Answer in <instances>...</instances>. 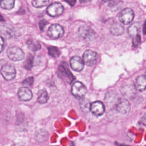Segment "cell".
<instances>
[{
  "instance_id": "cell-1",
  "label": "cell",
  "mask_w": 146,
  "mask_h": 146,
  "mask_svg": "<svg viewBox=\"0 0 146 146\" xmlns=\"http://www.w3.org/2000/svg\"><path fill=\"white\" fill-rule=\"evenodd\" d=\"M58 76L65 80L68 83H71L75 79V77L70 71L67 67V65L65 62L62 63L58 67Z\"/></svg>"
},
{
  "instance_id": "cell-2",
  "label": "cell",
  "mask_w": 146,
  "mask_h": 146,
  "mask_svg": "<svg viewBox=\"0 0 146 146\" xmlns=\"http://www.w3.org/2000/svg\"><path fill=\"white\" fill-rule=\"evenodd\" d=\"M71 92L75 98L82 99L87 92V88L82 82L77 81L73 83Z\"/></svg>"
},
{
  "instance_id": "cell-3",
  "label": "cell",
  "mask_w": 146,
  "mask_h": 146,
  "mask_svg": "<svg viewBox=\"0 0 146 146\" xmlns=\"http://www.w3.org/2000/svg\"><path fill=\"white\" fill-rule=\"evenodd\" d=\"M7 54L9 58L13 61H18L24 58V52L18 47L12 46L7 49Z\"/></svg>"
},
{
  "instance_id": "cell-4",
  "label": "cell",
  "mask_w": 146,
  "mask_h": 146,
  "mask_svg": "<svg viewBox=\"0 0 146 146\" xmlns=\"http://www.w3.org/2000/svg\"><path fill=\"white\" fill-rule=\"evenodd\" d=\"M79 35L87 41H91L95 37V31L89 26L84 25L79 27L78 30Z\"/></svg>"
},
{
  "instance_id": "cell-5",
  "label": "cell",
  "mask_w": 146,
  "mask_h": 146,
  "mask_svg": "<svg viewBox=\"0 0 146 146\" xmlns=\"http://www.w3.org/2000/svg\"><path fill=\"white\" fill-rule=\"evenodd\" d=\"M64 29L59 24H52L48 28L47 31L48 35L52 39H58L63 36Z\"/></svg>"
},
{
  "instance_id": "cell-6",
  "label": "cell",
  "mask_w": 146,
  "mask_h": 146,
  "mask_svg": "<svg viewBox=\"0 0 146 146\" xmlns=\"http://www.w3.org/2000/svg\"><path fill=\"white\" fill-rule=\"evenodd\" d=\"M134 16V13L131 9L125 8L119 14V19L124 25H128L132 21Z\"/></svg>"
},
{
  "instance_id": "cell-7",
  "label": "cell",
  "mask_w": 146,
  "mask_h": 146,
  "mask_svg": "<svg viewBox=\"0 0 146 146\" xmlns=\"http://www.w3.org/2000/svg\"><path fill=\"white\" fill-rule=\"evenodd\" d=\"M64 11L63 5L59 2L51 3L47 9V13L51 17H58Z\"/></svg>"
},
{
  "instance_id": "cell-8",
  "label": "cell",
  "mask_w": 146,
  "mask_h": 146,
  "mask_svg": "<svg viewBox=\"0 0 146 146\" xmlns=\"http://www.w3.org/2000/svg\"><path fill=\"white\" fill-rule=\"evenodd\" d=\"M1 74L6 80H11L16 75V71L13 66L6 64L1 68Z\"/></svg>"
},
{
  "instance_id": "cell-9",
  "label": "cell",
  "mask_w": 146,
  "mask_h": 146,
  "mask_svg": "<svg viewBox=\"0 0 146 146\" xmlns=\"http://www.w3.org/2000/svg\"><path fill=\"white\" fill-rule=\"evenodd\" d=\"M116 110L121 114H127L131 108L129 102L125 99H120L116 102L115 105Z\"/></svg>"
},
{
  "instance_id": "cell-10",
  "label": "cell",
  "mask_w": 146,
  "mask_h": 146,
  "mask_svg": "<svg viewBox=\"0 0 146 146\" xmlns=\"http://www.w3.org/2000/svg\"><path fill=\"white\" fill-rule=\"evenodd\" d=\"M83 61L84 63L88 66H92L94 65L97 60V55L96 53L92 50H87L83 54Z\"/></svg>"
},
{
  "instance_id": "cell-11",
  "label": "cell",
  "mask_w": 146,
  "mask_h": 146,
  "mask_svg": "<svg viewBox=\"0 0 146 146\" xmlns=\"http://www.w3.org/2000/svg\"><path fill=\"white\" fill-rule=\"evenodd\" d=\"M90 111L96 116H101L105 112V107L102 102L96 101L91 103Z\"/></svg>"
},
{
  "instance_id": "cell-12",
  "label": "cell",
  "mask_w": 146,
  "mask_h": 146,
  "mask_svg": "<svg viewBox=\"0 0 146 146\" xmlns=\"http://www.w3.org/2000/svg\"><path fill=\"white\" fill-rule=\"evenodd\" d=\"M84 62L83 59L79 56H74L70 60V66L71 68L75 71H80L84 68Z\"/></svg>"
},
{
  "instance_id": "cell-13",
  "label": "cell",
  "mask_w": 146,
  "mask_h": 146,
  "mask_svg": "<svg viewBox=\"0 0 146 146\" xmlns=\"http://www.w3.org/2000/svg\"><path fill=\"white\" fill-rule=\"evenodd\" d=\"M18 98L23 101H29L31 99L33 94L31 91L27 87H23L19 89L18 91Z\"/></svg>"
},
{
  "instance_id": "cell-14",
  "label": "cell",
  "mask_w": 146,
  "mask_h": 146,
  "mask_svg": "<svg viewBox=\"0 0 146 146\" xmlns=\"http://www.w3.org/2000/svg\"><path fill=\"white\" fill-rule=\"evenodd\" d=\"M135 87L136 90L139 91H143L146 90V76L145 75H140L136 78Z\"/></svg>"
},
{
  "instance_id": "cell-15",
  "label": "cell",
  "mask_w": 146,
  "mask_h": 146,
  "mask_svg": "<svg viewBox=\"0 0 146 146\" xmlns=\"http://www.w3.org/2000/svg\"><path fill=\"white\" fill-rule=\"evenodd\" d=\"M140 29V23L138 22H135L132 23L128 28V33L132 38L136 36L139 34V31Z\"/></svg>"
},
{
  "instance_id": "cell-16",
  "label": "cell",
  "mask_w": 146,
  "mask_h": 146,
  "mask_svg": "<svg viewBox=\"0 0 146 146\" xmlns=\"http://www.w3.org/2000/svg\"><path fill=\"white\" fill-rule=\"evenodd\" d=\"M124 32L123 26L119 23H113L111 27V33L113 35H120Z\"/></svg>"
},
{
  "instance_id": "cell-17",
  "label": "cell",
  "mask_w": 146,
  "mask_h": 146,
  "mask_svg": "<svg viewBox=\"0 0 146 146\" xmlns=\"http://www.w3.org/2000/svg\"><path fill=\"white\" fill-rule=\"evenodd\" d=\"M80 107L81 110L84 112H88L90 111L91 108V103L89 100L87 98H83L80 99L79 102Z\"/></svg>"
},
{
  "instance_id": "cell-18",
  "label": "cell",
  "mask_w": 146,
  "mask_h": 146,
  "mask_svg": "<svg viewBox=\"0 0 146 146\" xmlns=\"http://www.w3.org/2000/svg\"><path fill=\"white\" fill-rule=\"evenodd\" d=\"M48 95L47 91L44 90H42L39 91L37 101L40 104H44L47 103L48 100Z\"/></svg>"
},
{
  "instance_id": "cell-19",
  "label": "cell",
  "mask_w": 146,
  "mask_h": 146,
  "mask_svg": "<svg viewBox=\"0 0 146 146\" xmlns=\"http://www.w3.org/2000/svg\"><path fill=\"white\" fill-rule=\"evenodd\" d=\"M15 0H1V6L2 9L10 10L14 6Z\"/></svg>"
},
{
  "instance_id": "cell-20",
  "label": "cell",
  "mask_w": 146,
  "mask_h": 146,
  "mask_svg": "<svg viewBox=\"0 0 146 146\" xmlns=\"http://www.w3.org/2000/svg\"><path fill=\"white\" fill-rule=\"evenodd\" d=\"M49 2V0H32L31 3L34 7L40 8L46 6Z\"/></svg>"
},
{
  "instance_id": "cell-21",
  "label": "cell",
  "mask_w": 146,
  "mask_h": 146,
  "mask_svg": "<svg viewBox=\"0 0 146 146\" xmlns=\"http://www.w3.org/2000/svg\"><path fill=\"white\" fill-rule=\"evenodd\" d=\"M29 48L33 51H36L39 50L41 47L40 44L38 42H35L34 40H29L27 43Z\"/></svg>"
},
{
  "instance_id": "cell-22",
  "label": "cell",
  "mask_w": 146,
  "mask_h": 146,
  "mask_svg": "<svg viewBox=\"0 0 146 146\" xmlns=\"http://www.w3.org/2000/svg\"><path fill=\"white\" fill-rule=\"evenodd\" d=\"M48 54L50 55L54 58H57L60 55V52L58 48L54 46H50L48 48Z\"/></svg>"
},
{
  "instance_id": "cell-23",
  "label": "cell",
  "mask_w": 146,
  "mask_h": 146,
  "mask_svg": "<svg viewBox=\"0 0 146 146\" xmlns=\"http://www.w3.org/2000/svg\"><path fill=\"white\" fill-rule=\"evenodd\" d=\"M33 57L30 54H29V56L27 58V59H26L24 63L23 67L26 70H31V68L33 67Z\"/></svg>"
},
{
  "instance_id": "cell-24",
  "label": "cell",
  "mask_w": 146,
  "mask_h": 146,
  "mask_svg": "<svg viewBox=\"0 0 146 146\" xmlns=\"http://www.w3.org/2000/svg\"><path fill=\"white\" fill-rule=\"evenodd\" d=\"M140 42H141V36L139 34L132 38V44L133 47H136L138 46V45L140 43Z\"/></svg>"
},
{
  "instance_id": "cell-25",
  "label": "cell",
  "mask_w": 146,
  "mask_h": 146,
  "mask_svg": "<svg viewBox=\"0 0 146 146\" xmlns=\"http://www.w3.org/2000/svg\"><path fill=\"white\" fill-rule=\"evenodd\" d=\"M34 82V78L33 77H28L26 78L22 82L23 85L28 86H31Z\"/></svg>"
},
{
  "instance_id": "cell-26",
  "label": "cell",
  "mask_w": 146,
  "mask_h": 146,
  "mask_svg": "<svg viewBox=\"0 0 146 146\" xmlns=\"http://www.w3.org/2000/svg\"><path fill=\"white\" fill-rule=\"evenodd\" d=\"M47 24H48V22H47V21H45V20H42V21H41L39 22V28H40V30L43 31L44 28L45 26H46Z\"/></svg>"
},
{
  "instance_id": "cell-27",
  "label": "cell",
  "mask_w": 146,
  "mask_h": 146,
  "mask_svg": "<svg viewBox=\"0 0 146 146\" xmlns=\"http://www.w3.org/2000/svg\"><path fill=\"white\" fill-rule=\"evenodd\" d=\"M140 124L144 125H146V113H145L143 116L141 117L139 122Z\"/></svg>"
},
{
  "instance_id": "cell-28",
  "label": "cell",
  "mask_w": 146,
  "mask_h": 146,
  "mask_svg": "<svg viewBox=\"0 0 146 146\" xmlns=\"http://www.w3.org/2000/svg\"><path fill=\"white\" fill-rule=\"evenodd\" d=\"M66 2H67L70 6L72 7L75 5L76 0H64Z\"/></svg>"
},
{
  "instance_id": "cell-29",
  "label": "cell",
  "mask_w": 146,
  "mask_h": 146,
  "mask_svg": "<svg viewBox=\"0 0 146 146\" xmlns=\"http://www.w3.org/2000/svg\"><path fill=\"white\" fill-rule=\"evenodd\" d=\"M3 45H4V40L3 37H1V52L3 51Z\"/></svg>"
},
{
  "instance_id": "cell-30",
  "label": "cell",
  "mask_w": 146,
  "mask_h": 146,
  "mask_svg": "<svg viewBox=\"0 0 146 146\" xmlns=\"http://www.w3.org/2000/svg\"><path fill=\"white\" fill-rule=\"evenodd\" d=\"M143 32L144 34L146 35V21L144 22L143 25Z\"/></svg>"
},
{
  "instance_id": "cell-31",
  "label": "cell",
  "mask_w": 146,
  "mask_h": 146,
  "mask_svg": "<svg viewBox=\"0 0 146 146\" xmlns=\"http://www.w3.org/2000/svg\"><path fill=\"white\" fill-rule=\"evenodd\" d=\"M81 3H86V2H91L92 0H79Z\"/></svg>"
},
{
  "instance_id": "cell-32",
  "label": "cell",
  "mask_w": 146,
  "mask_h": 146,
  "mask_svg": "<svg viewBox=\"0 0 146 146\" xmlns=\"http://www.w3.org/2000/svg\"><path fill=\"white\" fill-rule=\"evenodd\" d=\"M118 146H129V145H123V144H117Z\"/></svg>"
}]
</instances>
